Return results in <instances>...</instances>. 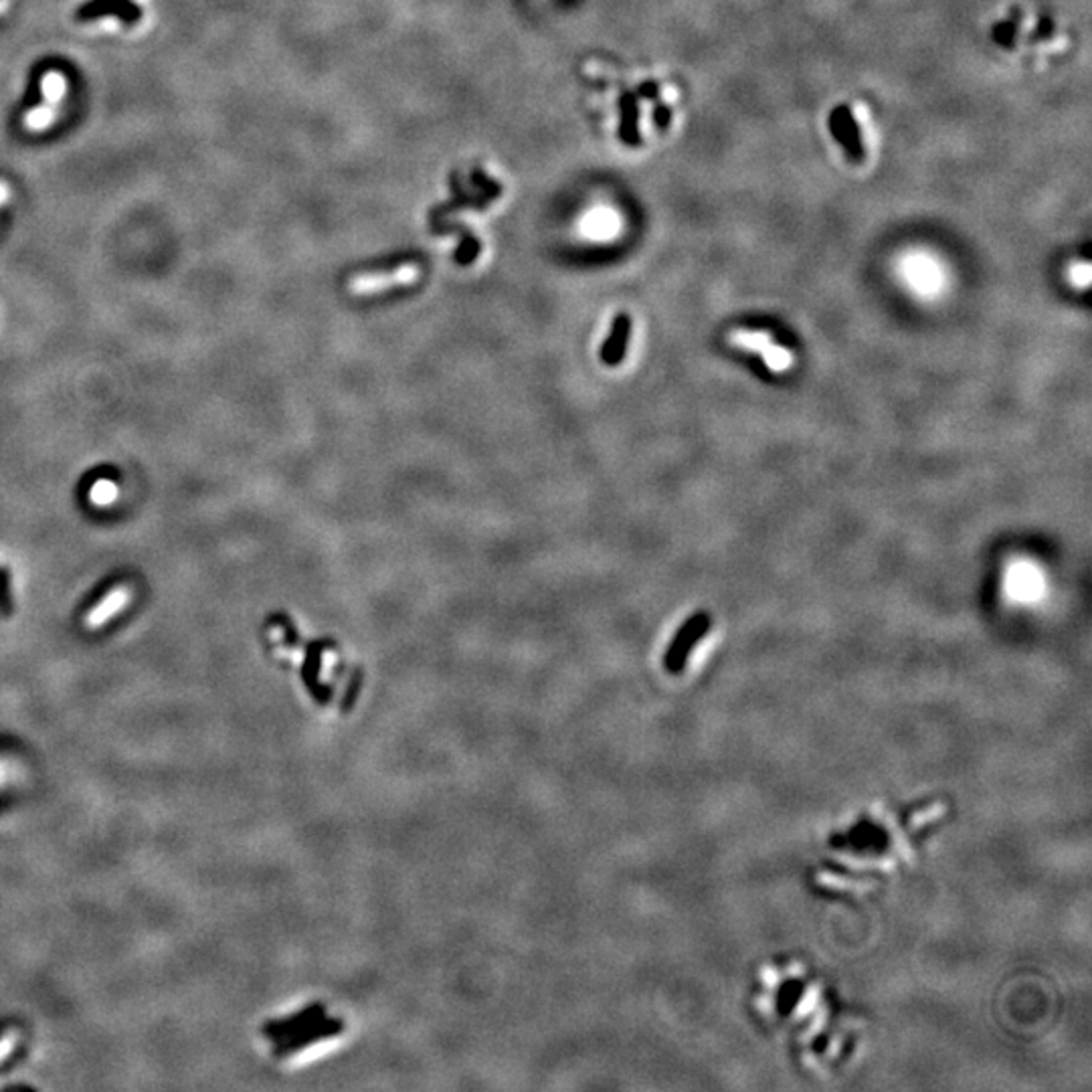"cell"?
Listing matches in <instances>:
<instances>
[{"instance_id": "obj_12", "label": "cell", "mask_w": 1092, "mask_h": 1092, "mask_svg": "<svg viewBox=\"0 0 1092 1092\" xmlns=\"http://www.w3.org/2000/svg\"><path fill=\"white\" fill-rule=\"evenodd\" d=\"M1070 275H1073L1074 283L1084 288L1090 282V266L1087 261L1078 263V266H1073V269H1070Z\"/></svg>"}, {"instance_id": "obj_5", "label": "cell", "mask_w": 1092, "mask_h": 1092, "mask_svg": "<svg viewBox=\"0 0 1092 1092\" xmlns=\"http://www.w3.org/2000/svg\"><path fill=\"white\" fill-rule=\"evenodd\" d=\"M629 341H632V318L626 311L615 316V320L612 324V332L605 338V342L601 346V361L603 364L612 366H619L623 363V358L627 356V346Z\"/></svg>"}, {"instance_id": "obj_2", "label": "cell", "mask_w": 1092, "mask_h": 1092, "mask_svg": "<svg viewBox=\"0 0 1092 1092\" xmlns=\"http://www.w3.org/2000/svg\"><path fill=\"white\" fill-rule=\"evenodd\" d=\"M419 275H421V269H419L417 263H403V266H397V269L391 271H361V274L350 277L348 288L356 294H364V291L385 289L391 286H405V283L415 282Z\"/></svg>"}, {"instance_id": "obj_3", "label": "cell", "mask_w": 1092, "mask_h": 1092, "mask_svg": "<svg viewBox=\"0 0 1092 1092\" xmlns=\"http://www.w3.org/2000/svg\"><path fill=\"white\" fill-rule=\"evenodd\" d=\"M342 1030H344V1022L338 1020V1017H332V1020H326V1017H320V1020H318V1022L310 1023V1026H306V1028H302L300 1032L291 1034V1036L283 1037V1040L277 1042L275 1056L283 1058V1056H288V1054H294V1052H297V1050L308 1048L310 1044L326 1040V1037H334L338 1034H342Z\"/></svg>"}, {"instance_id": "obj_10", "label": "cell", "mask_w": 1092, "mask_h": 1092, "mask_svg": "<svg viewBox=\"0 0 1092 1092\" xmlns=\"http://www.w3.org/2000/svg\"><path fill=\"white\" fill-rule=\"evenodd\" d=\"M115 496H118V487H115L114 481L110 480H101L92 487V502L98 506L112 504Z\"/></svg>"}, {"instance_id": "obj_6", "label": "cell", "mask_w": 1092, "mask_h": 1092, "mask_svg": "<svg viewBox=\"0 0 1092 1092\" xmlns=\"http://www.w3.org/2000/svg\"><path fill=\"white\" fill-rule=\"evenodd\" d=\"M324 1012H326L324 1003H311V1006H308L306 1009H302V1012H297L296 1015L288 1017V1020H277V1022L268 1023V1026H266V1036L275 1037V1040L280 1042V1040H283V1037L300 1032L302 1028H306V1026H310V1023H314V1022L320 1020V1017H324Z\"/></svg>"}, {"instance_id": "obj_13", "label": "cell", "mask_w": 1092, "mask_h": 1092, "mask_svg": "<svg viewBox=\"0 0 1092 1092\" xmlns=\"http://www.w3.org/2000/svg\"><path fill=\"white\" fill-rule=\"evenodd\" d=\"M1012 25H1001L1000 29H995L993 35L1001 40V43H1009V35H1012Z\"/></svg>"}, {"instance_id": "obj_7", "label": "cell", "mask_w": 1092, "mask_h": 1092, "mask_svg": "<svg viewBox=\"0 0 1092 1092\" xmlns=\"http://www.w3.org/2000/svg\"><path fill=\"white\" fill-rule=\"evenodd\" d=\"M130 601V591L126 587H115L114 591L104 597L98 603V607H93V612L85 617V627L87 629H98L101 626H106L107 619H112L115 613H120L121 609L128 605Z\"/></svg>"}, {"instance_id": "obj_4", "label": "cell", "mask_w": 1092, "mask_h": 1092, "mask_svg": "<svg viewBox=\"0 0 1092 1092\" xmlns=\"http://www.w3.org/2000/svg\"><path fill=\"white\" fill-rule=\"evenodd\" d=\"M830 130L847 152V158L860 162L864 158L862 136H860L858 121L847 106H839L830 114Z\"/></svg>"}, {"instance_id": "obj_8", "label": "cell", "mask_w": 1092, "mask_h": 1092, "mask_svg": "<svg viewBox=\"0 0 1092 1092\" xmlns=\"http://www.w3.org/2000/svg\"><path fill=\"white\" fill-rule=\"evenodd\" d=\"M730 342L741 346L744 350L763 352L766 346L773 342L769 332H752V330H737L730 334Z\"/></svg>"}, {"instance_id": "obj_9", "label": "cell", "mask_w": 1092, "mask_h": 1092, "mask_svg": "<svg viewBox=\"0 0 1092 1092\" xmlns=\"http://www.w3.org/2000/svg\"><path fill=\"white\" fill-rule=\"evenodd\" d=\"M763 356H765V363L769 364V369L773 370H785V369H789L793 363L791 352L783 348V346H777L775 342H771L769 346H766V348L763 350Z\"/></svg>"}, {"instance_id": "obj_14", "label": "cell", "mask_w": 1092, "mask_h": 1092, "mask_svg": "<svg viewBox=\"0 0 1092 1092\" xmlns=\"http://www.w3.org/2000/svg\"><path fill=\"white\" fill-rule=\"evenodd\" d=\"M668 120H670V110L668 107H660V110L656 112V121L660 124V128H663L668 124Z\"/></svg>"}, {"instance_id": "obj_11", "label": "cell", "mask_w": 1092, "mask_h": 1092, "mask_svg": "<svg viewBox=\"0 0 1092 1092\" xmlns=\"http://www.w3.org/2000/svg\"><path fill=\"white\" fill-rule=\"evenodd\" d=\"M18 1040V1032L12 1028H4L0 1030V1062H4L6 1056L12 1054V1050L17 1046Z\"/></svg>"}, {"instance_id": "obj_1", "label": "cell", "mask_w": 1092, "mask_h": 1092, "mask_svg": "<svg viewBox=\"0 0 1092 1092\" xmlns=\"http://www.w3.org/2000/svg\"><path fill=\"white\" fill-rule=\"evenodd\" d=\"M708 629H710L708 613H696L694 617H690V619L684 623L682 629L676 634L674 641L670 643V648L666 652V668L671 671V674H680L682 668L686 666L690 652L694 649L696 643L708 634Z\"/></svg>"}]
</instances>
